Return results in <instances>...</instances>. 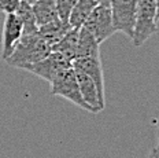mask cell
Returning <instances> with one entry per match:
<instances>
[{
	"mask_svg": "<svg viewBox=\"0 0 159 158\" xmlns=\"http://www.w3.org/2000/svg\"><path fill=\"white\" fill-rule=\"evenodd\" d=\"M49 52H51V45L43 40L39 32L33 35H22L14 51L6 59V63L10 66L24 69L28 65L45 58Z\"/></svg>",
	"mask_w": 159,
	"mask_h": 158,
	"instance_id": "1",
	"label": "cell"
},
{
	"mask_svg": "<svg viewBox=\"0 0 159 158\" xmlns=\"http://www.w3.org/2000/svg\"><path fill=\"white\" fill-rule=\"evenodd\" d=\"M157 2L155 0H137L133 35H132V41L136 47L143 45L151 36L157 33Z\"/></svg>",
	"mask_w": 159,
	"mask_h": 158,
	"instance_id": "2",
	"label": "cell"
},
{
	"mask_svg": "<svg viewBox=\"0 0 159 158\" xmlns=\"http://www.w3.org/2000/svg\"><path fill=\"white\" fill-rule=\"evenodd\" d=\"M49 84H51V94L52 95L65 98V99H67V100L73 102L74 105H77L78 107L92 113V109L87 105V102L84 100L81 92H80L77 76H75V70L73 67L65 69L63 72H61Z\"/></svg>",
	"mask_w": 159,
	"mask_h": 158,
	"instance_id": "3",
	"label": "cell"
},
{
	"mask_svg": "<svg viewBox=\"0 0 159 158\" xmlns=\"http://www.w3.org/2000/svg\"><path fill=\"white\" fill-rule=\"evenodd\" d=\"M82 26L87 28L100 44L104 43L107 39H110L114 33H117L110 6L98 4L92 10V12L89 14V17Z\"/></svg>",
	"mask_w": 159,
	"mask_h": 158,
	"instance_id": "4",
	"label": "cell"
},
{
	"mask_svg": "<svg viewBox=\"0 0 159 158\" xmlns=\"http://www.w3.org/2000/svg\"><path fill=\"white\" fill-rule=\"evenodd\" d=\"M69 67H73V61L66 58L61 52L51 51L47 57L40 59L39 62H34V63L25 66L24 70L33 73L34 76H39L40 78L51 83L61 72H63L65 69Z\"/></svg>",
	"mask_w": 159,
	"mask_h": 158,
	"instance_id": "5",
	"label": "cell"
},
{
	"mask_svg": "<svg viewBox=\"0 0 159 158\" xmlns=\"http://www.w3.org/2000/svg\"><path fill=\"white\" fill-rule=\"evenodd\" d=\"M136 4L137 0H110L115 30L126 35L129 39H132L133 35Z\"/></svg>",
	"mask_w": 159,
	"mask_h": 158,
	"instance_id": "6",
	"label": "cell"
},
{
	"mask_svg": "<svg viewBox=\"0 0 159 158\" xmlns=\"http://www.w3.org/2000/svg\"><path fill=\"white\" fill-rule=\"evenodd\" d=\"M24 35L22 22L15 12L6 14L4 22H3V32H2V59L6 61L11 52L14 51L16 43Z\"/></svg>",
	"mask_w": 159,
	"mask_h": 158,
	"instance_id": "7",
	"label": "cell"
},
{
	"mask_svg": "<svg viewBox=\"0 0 159 158\" xmlns=\"http://www.w3.org/2000/svg\"><path fill=\"white\" fill-rule=\"evenodd\" d=\"M73 69L87 73L92 80L95 81L100 100L106 105L104 100V76H103V66H102L100 55L96 57H85V58H75L73 61Z\"/></svg>",
	"mask_w": 159,
	"mask_h": 158,
	"instance_id": "8",
	"label": "cell"
},
{
	"mask_svg": "<svg viewBox=\"0 0 159 158\" xmlns=\"http://www.w3.org/2000/svg\"><path fill=\"white\" fill-rule=\"evenodd\" d=\"M75 76H77L80 92H81L84 100L87 102V105L92 109V113H99L100 110H103L106 105L100 100V96H99L98 87H96L95 81L92 80L87 73H84V72L75 70Z\"/></svg>",
	"mask_w": 159,
	"mask_h": 158,
	"instance_id": "9",
	"label": "cell"
},
{
	"mask_svg": "<svg viewBox=\"0 0 159 158\" xmlns=\"http://www.w3.org/2000/svg\"><path fill=\"white\" fill-rule=\"evenodd\" d=\"M96 55H100V43L96 40L95 36L92 35L87 28L81 26V28L78 29L75 58L96 57Z\"/></svg>",
	"mask_w": 159,
	"mask_h": 158,
	"instance_id": "10",
	"label": "cell"
},
{
	"mask_svg": "<svg viewBox=\"0 0 159 158\" xmlns=\"http://www.w3.org/2000/svg\"><path fill=\"white\" fill-rule=\"evenodd\" d=\"M70 29H71L70 24L61 21V19L58 18V19H55V21L48 22V24L40 25L39 26V35L41 36L43 40L45 43H48V44L52 47V45L56 44V43L61 40Z\"/></svg>",
	"mask_w": 159,
	"mask_h": 158,
	"instance_id": "11",
	"label": "cell"
},
{
	"mask_svg": "<svg viewBox=\"0 0 159 158\" xmlns=\"http://www.w3.org/2000/svg\"><path fill=\"white\" fill-rule=\"evenodd\" d=\"M96 6H98L96 0H77L71 10L70 18H69V24H70L71 28L74 29L81 28Z\"/></svg>",
	"mask_w": 159,
	"mask_h": 158,
	"instance_id": "12",
	"label": "cell"
},
{
	"mask_svg": "<svg viewBox=\"0 0 159 158\" xmlns=\"http://www.w3.org/2000/svg\"><path fill=\"white\" fill-rule=\"evenodd\" d=\"M32 8L39 26L58 19L55 0H36L32 4Z\"/></svg>",
	"mask_w": 159,
	"mask_h": 158,
	"instance_id": "13",
	"label": "cell"
},
{
	"mask_svg": "<svg viewBox=\"0 0 159 158\" xmlns=\"http://www.w3.org/2000/svg\"><path fill=\"white\" fill-rule=\"evenodd\" d=\"M15 14L22 22V29H24V35H33L39 32V24L36 21L34 12H33L32 4L28 3L26 0H21L18 8H16Z\"/></svg>",
	"mask_w": 159,
	"mask_h": 158,
	"instance_id": "14",
	"label": "cell"
},
{
	"mask_svg": "<svg viewBox=\"0 0 159 158\" xmlns=\"http://www.w3.org/2000/svg\"><path fill=\"white\" fill-rule=\"evenodd\" d=\"M77 39H78V29L71 28L56 44L51 47V51L61 52L70 61L75 59V50H77Z\"/></svg>",
	"mask_w": 159,
	"mask_h": 158,
	"instance_id": "15",
	"label": "cell"
},
{
	"mask_svg": "<svg viewBox=\"0 0 159 158\" xmlns=\"http://www.w3.org/2000/svg\"><path fill=\"white\" fill-rule=\"evenodd\" d=\"M77 0H55L56 3V12H58V18L63 22L69 24V18H70L71 10L74 7Z\"/></svg>",
	"mask_w": 159,
	"mask_h": 158,
	"instance_id": "16",
	"label": "cell"
},
{
	"mask_svg": "<svg viewBox=\"0 0 159 158\" xmlns=\"http://www.w3.org/2000/svg\"><path fill=\"white\" fill-rule=\"evenodd\" d=\"M21 0H0V11L4 14H12L16 11Z\"/></svg>",
	"mask_w": 159,
	"mask_h": 158,
	"instance_id": "17",
	"label": "cell"
},
{
	"mask_svg": "<svg viewBox=\"0 0 159 158\" xmlns=\"http://www.w3.org/2000/svg\"><path fill=\"white\" fill-rule=\"evenodd\" d=\"M148 158H159V151L157 149H154L150 153V156H148Z\"/></svg>",
	"mask_w": 159,
	"mask_h": 158,
	"instance_id": "18",
	"label": "cell"
},
{
	"mask_svg": "<svg viewBox=\"0 0 159 158\" xmlns=\"http://www.w3.org/2000/svg\"><path fill=\"white\" fill-rule=\"evenodd\" d=\"M98 4H103V6H110V0H96Z\"/></svg>",
	"mask_w": 159,
	"mask_h": 158,
	"instance_id": "19",
	"label": "cell"
},
{
	"mask_svg": "<svg viewBox=\"0 0 159 158\" xmlns=\"http://www.w3.org/2000/svg\"><path fill=\"white\" fill-rule=\"evenodd\" d=\"M157 2V19L159 21V0H155Z\"/></svg>",
	"mask_w": 159,
	"mask_h": 158,
	"instance_id": "20",
	"label": "cell"
},
{
	"mask_svg": "<svg viewBox=\"0 0 159 158\" xmlns=\"http://www.w3.org/2000/svg\"><path fill=\"white\" fill-rule=\"evenodd\" d=\"M26 2H28V3H30V4H33V3H34L36 0H26Z\"/></svg>",
	"mask_w": 159,
	"mask_h": 158,
	"instance_id": "21",
	"label": "cell"
}]
</instances>
